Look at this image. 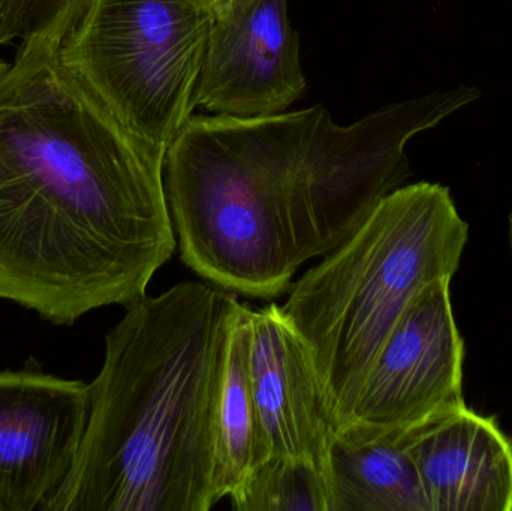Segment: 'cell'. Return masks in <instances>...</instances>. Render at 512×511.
Returning <instances> with one entry per match:
<instances>
[{"label": "cell", "mask_w": 512, "mask_h": 511, "mask_svg": "<svg viewBox=\"0 0 512 511\" xmlns=\"http://www.w3.org/2000/svg\"><path fill=\"white\" fill-rule=\"evenodd\" d=\"M59 42L0 59V300L56 326L131 305L177 248L165 153L90 90Z\"/></svg>", "instance_id": "obj_1"}, {"label": "cell", "mask_w": 512, "mask_h": 511, "mask_svg": "<svg viewBox=\"0 0 512 511\" xmlns=\"http://www.w3.org/2000/svg\"><path fill=\"white\" fill-rule=\"evenodd\" d=\"M457 86L339 125L322 105L273 116L192 114L165 153L183 263L252 299L292 288L301 264L339 248L408 179L406 144L480 98Z\"/></svg>", "instance_id": "obj_2"}, {"label": "cell", "mask_w": 512, "mask_h": 511, "mask_svg": "<svg viewBox=\"0 0 512 511\" xmlns=\"http://www.w3.org/2000/svg\"><path fill=\"white\" fill-rule=\"evenodd\" d=\"M239 299L185 281L126 306L89 384L74 470L48 511H209L216 410Z\"/></svg>", "instance_id": "obj_3"}, {"label": "cell", "mask_w": 512, "mask_h": 511, "mask_svg": "<svg viewBox=\"0 0 512 511\" xmlns=\"http://www.w3.org/2000/svg\"><path fill=\"white\" fill-rule=\"evenodd\" d=\"M468 234L450 189L403 185L292 285L280 311L309 350L337 434L400 318L424 288L459 269Z\"/></svg>", "instance_id": "obj_4"}, {"label": "cell", "mask_w": 512, "mask_h": 511, "mask_svg": "<svg viewBox=\"0 0 512 511\" xmlns=\"http://www.w3.org/2000/svg\"><path fill=\"white\" fill-rule=\"evenodd\" d=\"M212 0H89L65 65L141 140L167 153L195 110Z\"/></svg>", "instance_id": "obj_5"}, {"label": "cell", "mask_w": 512, "mask_h": 511, "mask_svg": "<svg viewBox=\"0 0 512 511\" xmlns=\"http://www.w3.org/2000/svg\"><path fill=\"white\" fill-rule=\"evenodd\" d=\"M450 284L441 279L424 288L400 318L337 437L352 443L393 437L465 407V344Z\"/></svg>", "instance_id": "obj_6"}, {"label": "cell", "mask_w": 512, "mask_h": 511, "mask_svg": "<svg viewBox=\"0 0 512 511\" xmlns=\"http://www.w3.org/2000/svg\"><path fill=\"white\" fill-rule=\"evenodd\" d=\"M89 384L38 366L0 371V511H48L74 470Z\"/></svg>", "instance_id": "obj_7"}, {"label": "cell", "mask_w": 512, "mask_h": 511, "mask_svg": "<svg viewBox=\"0 0 512 511\" xmlns=\"http://www.w3.org/2000/svg\"><path fill=\"white\" fill-rule=\"evenodd\" d=\"M288 0H236L215 12L195 108L228 117L288 111L306 92Z\"/></svg>", "instance_id": "obj_8"}, {"label": "cell", "mask_w": 512, "mask_h": 511, "mask_svg": "<svg viewBox=\"0 0 512 511\" xmlns=\"http://www.w3.org/2000/svg\"><path fill=\"white\" fill-rule=\"evenodd\" d=\"M249 360L267 459L303 462L328 480L336 417L309 350L276 303L251 309Z\"/></svg>", "instance_id": "obj_9"}, {"label": "cell", "mask_w": 512, "mask_h": 511, "mask_svg": "<svg viewBox=\"0 0 512 511\" xmlns=\"http://www.w3.org/2000/svg\"><path fill=\"white\" fill-rule=\"evenodd\" d=\"M430 511H511L512 443L468 407L405 432Z\"/></svg>", "instance_id": "obj_10"}, {"label": "cell", "mask_w": 512, "mask_h": 511, "mask_svg": "<svg viewBox=\"0 0 512 511\" xmlns=\"http://www.w3.org/2000/svg\"><path fill=\"white\" fill-rule=\"evenodd\" d=\"M251 306L239 303L231 321L216 410L215 491L234 498L267 461L251 381Z\"/></svg>", "instance_id": "obj_11"}, {"label": "cell", "mask_w": 512, "mask_h": 511, "mask_svg": "<svg viewBox=\"0 0 512 511\" xmlns=\"http://www.w3.org/2000/svg\"><path fill=\"white\" fill-rule=\"evenodd\" d=\"M403 435L366 443L334 440L328 511H430Z\"/></svg>", "instance_id": "obj_12"}, {"label": "cell", "mask_w": 512, "mask_h": 511, "mask_svg": "<svg viewBox=\"0 0 512 511\" xmlns=\"http://www.w3.org/2000/svg\"><path fill=\"white\" fill-rule=\"evenodd\" d=\"M237 511H328L327 477L303 462L271 458L231 498Z\"/></svg>", "instance_id": "obj_13"}, {"label": "cell", "mask_w": 512, "mask_h": 511, "mask_svg": "<svg viewBox=\"0 0 512 511\" xmlns=\"http://www.w3.org/2000/svg\"><path fill=\"white\" fill-rule=\"evenodd\" d=\"M24 0H0V48L17 39Z\"/></svg>", "instance_id": "obj_14"}, {"label": "cell", "mask_w": 512, "mask_h": 511, "mask_svg": "<svg viewBox=\"0 0 512 511\" xmlns=\"http://www.w3.org/2000/svg\"><path fill=\"white\" fill-rule=\"evenodd\" d=\"M213 2V9H215V12L221 11V9L227 8V6H230L231 3L236 2V0H212Z\"/></svg>", "instance_id": "obj_15"}, {"label": "cell", "mask_w": 512, "mask_h": 511, "mask_svg": "<svg viewBox=\"0 0 512 511\" xmlns=\"http://www.w3.org/2000/svg\"><path fill=\"white\" fill-rule=\"evenodd\" d=\"M511 245H512V212L510 215Z\"/></svg>", "instance_id": "obj_16"}]
</instances>
